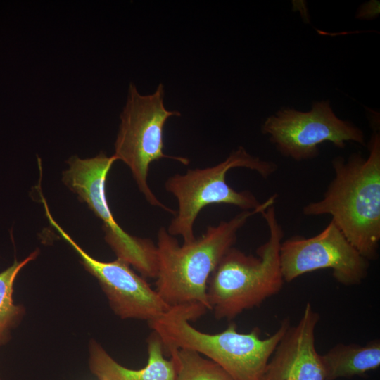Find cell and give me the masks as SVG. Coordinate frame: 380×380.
I'll return each instance as SVG.
<instances>
[{"label": "cell", "mask_w": 380, "mask_h": 380, "mask_svg": "<svg viewBox=\"0 0 380 380\" xmlns=\"http://www.w3.org/2000/svg\"><path fill=\"white\" fill-rule=\"evenodd\" d=\"M158 336L153 332L148 341V362L139 369L126 368L114 360L96 341L90 343L89 365L99 380H175V365L167 360Z\"/></svg>", "instance_id": "cell-12"}, {"label": "cell", "mask_w": 380, "mask_h": 380, "mask_svg": "<svg viewBox=\"0 0 380 380\" xmlns=\"http://www.w3.org/2000/svg\"><path fill=\"white\" fill-rule=\"evenodd\" d=\"M320 360L324 380L362 375L379 367L380 343L376 340L366 346L338 343L320 355Z\"/></svg>", "instance_id": "cell-13"}, {"label": "cell", "mask_w": 380, "mask_h": 380, "mask_svg": "<svg viewBox=\"0 0 380 380\" xmlns=\"http://www.w3.org/2000/svg\"><path fill=\"white\" fill-rule=\"evenodd\" d=\"M163 99V84L148 95L141 94L133 83L129 84L127 102L120 116L113 156L129 167L139 190L149 204L175 216L176 212L156 198L147 182L149 167L153 161L170 158L185 165L189 163L186 158L163 153L165 123L169 118L180 115L178 111L167 110Z\"/></svg>", "instance_id": "cell-6"}, {"label": "cell", "mask_w": 380, "mask_h": 380, "mask_svg": "<svg viewBox=\"0 0 380 380\" xmlns=\"http://www.w3.org/2000/svg\"><path fill=\"white\" fill-rule=\"evenodd\" d=\"M277 197L273 194L258 209L242 210L228 221L209 226L201 236L182 245L167 229L160 227L156 245V291L160 298L170 307L198 303L210 310L207 286L210 275L233 247L238 232L248 220L274 205Z\"/></svg>", "instance_id": "cell-3"}, {"label": "cell", "mask_w": 380, "mask_h": 380, "mask_svg": "<svg viewBox=\"0 0 380 380\" xmlns=\"http://www.w3.org/2000/svg\"><path fill=\"white\" fill-rule=\"evenodd\" d=\"M234 167H245L267 178L277 170V165L250 154L239 146L220 163L203 169L188 170L167 179L165 187L177 200L178 210L167 229L172 236H181L184 243L193 241L194 224L200 213L210 204H229L242 210H254L262 206L249 191H237L226 182V175Z\"/></svg>", "instance_id": "cell-5"}, {"label": "cell", "mask_w": 380, "mask_h": 380, "mask_svg": "<svg viewBox=\"0 0 380 380\" xmlns=\"http://www.w3.org/2000/svg\"><path fill=\"white\" fill-rule=\"evenodd\" d=\"M279 260L286 282L308 272L330 269L337 282L354 286L365 279L369 266V261L353 246L333 220L314 236L296 235L282 241Z\"/></svg>", "instance_id": "cell-9"}, {"label": "cell", "mask_w": 380, "mask_h": 380, "mask_svg": "<svg viewBox=\"0 0 380 380\" xmlns=\"http://www.w3.org/2000/svg\"><path fill=\"white\" fill-rule=\"evenodd\" d=\"M261 214L269 237L257 248L256 255H246L232 247L210 277L208 301L217 319H232L244 310L259 306L283 287L279 248L284 231L274 205Z\"/></svg>", "instance_id": "cell-4"}, {"label": "cell", "mask_w": 380, "mask_h": 380, "mask_svg": "<svg viewBox=\"0 0 380 380\" xmlns=\"http://www.w3.org/2000/svg\"><path fill=\"white\" fill-rule=\"evenodd\" d=\"M319 315L310 303L293 327L289 326L271 356L261 380H324L320 355L315 348Z\"/></svg>", "instance_id": "cell-11"}, {"label": "cell", "mask_w": 380, "mask_h": 380, "mask_svg": "<svg viewBox=\"0 0 380 380\" xmlns=\"http://www.w3.org/2000/svg\"><path fill=\"white\" fill-rule=\"evenodd\" d=\"M175 365V380H234L218 364L189 349L170 353Z\"/></svg>", "instance_id": "cell-15"}, {"label": "cell", "mask_w": 380, "mask_h": 380, "mask_svg": "<svg viewBox=\"0 0 380 380\" xmlns=\"http://www.w3.org/2000/svg\"><path fill=\"white\" fill-rule=\"evenodd\" d=\"M261 131L284 156L296 161L316 158L325 141L343 148L347 141L365 145L363 132L350 121L338 118L328 101L313 103L308 112L280 110L269 116Z\"/></svg>", "instance_id": "cell-8"}, {"label": "cell", "mask_w": 380, "mask_h": 380, "mask_svg": "<svg viewBox=\"0 0 380 380\" xmlns=\"http://www.w3.org/2000/svg\"><path fill=\"white\" fill-rule=\"evenodd\" d=\"M206 310L198 303L170 307L149 325L169 353L178 349L192 350L218 364L234 380H261L271 356L290 326L289 320L284 319L278 329L265 338L260 337L258 328L249 333L239 332L234 323L211 334L189 323Z\"/></svg>", "instance_id": "cell-2"}, {"label": "cell", "mask_w": 380, "mask_h": 380, "mask_svg": "<svg viewBox=\"0 0 380 380\" xmlns=\"http://www.w3.org/2000/svg\"><path fill=\"white\" fill-rule=\"evenodd\" d=\"M369 156L334 158V177L322 199L303 208L306 216L329 215L353 246L369 261L378 258L380 241V135L374 132Z\"/></svg>", "instance_id": "cell-1"}, {"label": "cell", "mask_w": 380, "mask_h": 380, "mask_svg": "<svg viewBox=\"0 0 380 380\" xmlns=\"http://www.w3.org/2000/svg\"><path fill=\"white\" fill-rule=\"evenodd\" d=\"M35 251L21 261L14 263L0 273V346L5 343L11 329L16 324L23 315V308L13 303V292L15 279L28 262L37 258Z\"/></svg>", "instance_id": "cell-14"}, {"label": "cell", "mask_w": 380, "mask_h": 380, "mask_svg": "<svg viewBox=\"0 0 380 380\" xmlns=\"http://www.w3.org/2000/svg\"><path fill=\"white\" fill-rule=\"evenodd\" d=\"M116 160L113 155L108 156L103 153L86 159L72 156L67 162L68 169L63 173V181L101 220L105 240L118 259L132 265L143 277L156 278V246L151 239L139 238L123 230L109 208L106 182Z\"/></svg>", "instance_id": "cell-7"}, {"label": "cell", "mask_w": 380, "mask_h": 380, "mask_svg": "<svg viewBox=\"0 0 380 380\" xmlns=\"http://www.w3.org/2000/svg\"><path fill=\"white\" fill-rule=\"evenodd\" d=\"M379 13V1H372L365 4L359 9L357 18L362 19H371L375 18Z\"/></svg>", "instance_id": "cell-16"}, {"label": "cell", "mask_w": 380, "mask_h": 380, "mask_svg": "<svg viewBox=\"0 0 380 380\" xmlns=\"http://www.w3.org/2000/svg\"><path fill=\"white\" fill-rule=\"evenodd\" d=\"M41 200L50 224L78 254L85 269L97 279L118 316L150 322L170 308L144 277L136 274L124 261L117 258L112 262H102L89 255L56 222L44 196Z\"/></svg>", "instance_id": "cell-10"}, {"label": "cell", "mask_w": 380, "mask_h": 380, "mask_svg": "<svg viewBox=\"0 0 380 380\" xmlns=\"http://www.w3.org/2000/svg\"><path fill=\"white\" fill-rule=\"evenodd\" d=\"M286 380H292V379H287Z\"/></svg>", "instance_id": "cell-17"}]
</instances>
